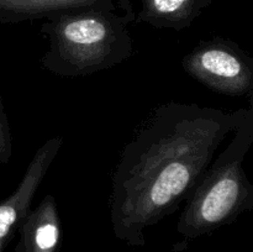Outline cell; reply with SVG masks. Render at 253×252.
Segmentation results:
<instances>
[{
	"mask_svg": "<svg viewBox=\"0 0 253 252\" xmlns=\"http://www.w3.org/2000/svg\"><path fill=\"white\" fill-rule=\"evenodd\" d=\"M63 146L62 136H52L32 156L14 192L0 202V252L14 239L20 222L32 209L37 190Z\"/></svg>",
	"mask_w": 253,
	"mask_h": 252,
	"instance_id": "cell-5",
	"label": "cell"
},
{
	"mask_svg": "<svg viewBox=\"0 0 253 252\" xmlns=\"http://www.w3.org/2000/svg\"><path fill=\"white\" fill-rule=\"evenodd\" d=\"M135 16L130 0H116L113 6L47 17L40 29L48 40L42 67L58 77L76 78L127 61L133 54L128 25Z\"/></svg>",
	"mask_w": 253,
	"mask_h": 252,
	"instance_id": "cell-2",
	"label": "cell"
},
{
	"mask_svg": "<svg viewBox=\"0 0 253 252\" xmlns=\"http://www.w3.org/2000/svg\"><path fill=\"white\" fill-rule=\"evenodd\" d=\"M182 67L188 76L215 93L252 96L253 58L231 40H203L183 57Z\"/></svg>",
	"mask_w": 253,
	"mask_h": 252,
	"instance_id": "cell-4",
	"label": "cell"
},
{
	"mask_svg": "<svg viewBox=\"0 0 253 252\" xmlns=\"http://www.w3.org/2000/svg\"><path fill=\"white\" fill-rule=\"evenodd\" d=\"M140 11L136 24H148L155 29L182 31L212 4V0H138Z\"/></svg>",
	"mask_w": 253,
	"mask_h": 252,
	"instance_id": "cell-7",
	"label": "cell"
},
{
	"mask_svg": "<svg viewBox=\"0 0 253 252\" xmlns=\"http://www.w3.org/2000/svg\"><path fill=\"white\" fill-rule=\"evenodd\" d=\"M12 157V137L9 118L0 94V165L6 166Z\"/></svg>",
	"mask_w": 253,
	"mask_h": 252,
	"instance_id": "cell-9",
	"label": "cell"
},
{
	"mask_svg": "<svg viewBox=\"0 0 253 252\" xmlns=\"http://www.w3.org/2000/svg\"><path fill=\"white\" fill-rule=\"evenodd\" d=\"M19 241L15 252H59L62 244V224L58 205L48 194L30 210L17 229Z\"/></svg>",
	"mask_w": 253,
	"mask_h": 252,
	"instance_id": "cell-6",
	"label": "cell"
},
{
	"mask_svg": "<svg viewBox=\"0 0 253 252\" xmlns=\"http://www.w3.org/2000/svg\"><path fill=\"white\" fill-rule=\"evenodd\" d=\"M116 0H0V22L20 24L63 12L113 6Z\"/></svg>",
	"mask_w": 253,
	"mask_h": 252,
	"instance_id": "cell-8",
	"label": "cell"
},
{
	"mask_svg": "<svg viewBox=\"0 0 253 252\" xmlns=\"http://www.w3.org/2000/svg\"><path fill=\"white\" fill-rule=\"evenodd\" d=\"M253 143L252 104L226 147L215 156L189 197L177 222V232L187 241L212 234L253 208V187L244 162Z\"/></svg>",
	"mask_w": 253,
	"mask_h": 252,
	"instance_id": "cell-3",
	"label": "cell"
},
{
	"mask_svg": "<svg viewBox=\"0 0 253 252\" xmlns=\"http://www.w3.org/2000/svg\"><path fill=\"white\" fill-rule=\"evenodd\" d=\"M244 109L179 101L156 108L126 143L111 177L114 236L131 247L145 246L146 231L189 197Z\"/></svg>",
	"mask_w": 253,
	"mask_h": 252,
	"instance_id": "cell-1",
	"label": "cell"
}]
</instances>
